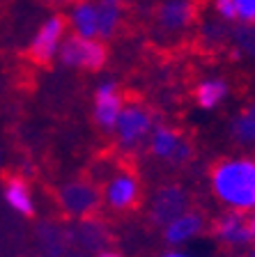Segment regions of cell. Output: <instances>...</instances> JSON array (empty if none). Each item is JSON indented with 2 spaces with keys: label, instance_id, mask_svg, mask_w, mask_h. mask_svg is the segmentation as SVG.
I'll use <instances>...</instances> for the list:
<instances>
[{
  "label": "cell",
  "instance_id": "6da1fadb",
  "mask_svg": "<svg viewBox=\"0 0 255 257\" xmlns=\"http://www.w3.org/2000/svg\"><path fill=\"white\" fill-rule=\"evenodd\" d=\"M207 188L221 209L255 214V152L237 150L207 170Z\"/></svg>",
  "mask_w": 255,
  "mask_h": 257
},
{
  "label": "cell",
  "instance_id": "7c38bea8",
  "mask_svg": "<svg viewBox=\"0 0 255 257\" xmlns=\"http://www.w3.org/2000/svg\"><path fill=\"white\" fill-rule=\"evenodd\" d=\"M127 99V92H124V87L120 85L117 78L97 80L90 96V119L97 131L111 136L113 126L117 122V115L122 112Z\"/></svg>",
  "mask_w": 255,
  "mask_h": 257
},
{
  "label": "cell",
  "instance_id": "4fadbf2b",
  "mask_svg": "<svg viewBox=\"0 0 255 257\" xmlns=\"http://www.w3.org/2000/svg\"><path fill=\"white\" fill-rule=\"evenodd\" d=\"M209 230V218L200 209L191 207L182 211L180 216L170 218L159 227V239L163 248H189L200 241Z\"/></svg>",
  "mask_w": 255,
  "mask_h": 257
},
{
  "label": "cell",
  "instance_id": "9c48e42d",
  "mask_svg": "<svg viewBox=\"0 0 255 257\" xmlns=\"http://www.w3.org/2000/svg\"><path fill=\"white\" fill-rule=\"evenodd\" d=\"M108 44L95 37H83L69 32L64 37L60 53L55 62L67 71H78V74H99L108 64Z\"/></svg>",
  "mask_w": 255,
  "mask_h": 257
},
{
  "label": "cell",
  "instance_id": "cb8c5ba5",
  "mask_svg": "<svg viewBox=\"0 0 255 257\" xmlns=\"http://www.w3.org/2000/svg\"><path fill=\"white\" fill-rule=\"evenodd\" d=\"M3 168H5V152H3V145H0V175H3Z\"/></svg>",
  "mask_w": 255,
  "mask_h": 257
},
{
  "label": "cell",
  "instance_id": "3957f363",
  "mask_svg": "<svg viewBox=\"0 0 255 257\" xmlns=\"http://www.w3.org/2000/svg\"><path fill=\"white\" fill-rule=\"evenodd\" d=\"M200 0H159L149 16V37L161 46L182 44L196 32Z\"/></svg>",
  "mask_w": 255,
  "mask_h": 257
},
{
  "label": "cell",
  "instance_id": "7402d4cb",
  "mask_svg": "<svg viewBox=\"0 0 255 257\" xmlns=\"http://www.w3.org/2000/svg\"><path fill=\"white\" fill-rule=\"evenodd\" d=\"M161 252H163L165 257H186L191 250H189V248H163Z\"/></svg>",
  "mask_w": 255,
  "mask_h": 257
},
{
  "label": "cell",
  "instance_id": "30bf717a",
  "mask_svg": "<svg viewBox=\"0 0 255 257\" xmlns=\"http://www.w3.org/2000/svg\"><path fill=\"white\" fill-rule=\"evenodd\" d=\"M193 207V195L189 186L177 179H165V182L156 184L152 193L147 195V204H145V218L152 227L159 230L161 225H165L170 218L180 216L182 211Z\"/></svg>",
  "mask_w": 255,
  "mask_h": 257
},
{
  "label": "cell",
  "instance_id": "5b68a950",
  "mask_svg": "<svg viewBox=\"0 0 255 257\" xmlns=\"http://www.w3.org/2000/svg\"><path fill=\"white\" fill-rule=\"evenodd\" d=\"M209 239L232 255H255V214L221 209L209 218Z\"/></svg>",
  "mask_w": 255,
  "mask_h": 257
},
{
  "label": "cell",
  "instance_id": "2e32d148",
  "mask_svg": "<svg viewBox=\"0 0 255 257\" xmlns=\"http://www.w3.org/2000/svg\"><path fill=\"white\" fill-rule=\"evenodd\" d=\"M232 96V83L225 74H202L200 78L193 83L191 90V101L198 110L202 112H216L230 101Z\"/></svg>",
  "mask_w": 255,
  "mask_h": 257
},
{
  "label": "cell",
  "instance_id": "8fae6325",
  "mask_svg": "<svg viewBox=\"0 0 255 257\" xmlns=\"http://www.w3.org/2000/svg\"><path fill=\"white\" fill-rule=\"evenodd\" d=\"M67 35H69V28H67V19H64L62 12L46 14L28 37L26 53L30 58V62L39 64V67L53 64L58 60L60 46H62Z\"/></svg>",
  "mask_w": 255,
  "mask_h": 257
},
{
  "label": "cell",
  "instance_id": "8992f818",
  "mask_svg": "<svg viewBox=\"0 0 255 257\" xmlns=\"http://www.w3.org/2000/svg\"><path fill=\"white\" fill-rule=\"evenodd\" d=\"M101 188V209L113 216H129L143 204L145 186L143 179L133 168H115L99 184Z\"/></svg>",
  "mask_w": 255,
  "mask_h": 257
},
{
  "label": "cell",
  "instance_id": "5bb4252c",
  "mask_svg": "<svg viewBox=\"0 0 255 257\" xmlns=\"http://www.w3.org/2000/svg\"><path fill=\"white\" fill-rule=\"evenodd\" d=\"M69 236L71 252H83V255H111L113 252V232L106 220L99 218V214L71 220Z\"/></svg>",
  "mask_w": 255,
  "mask_h": 257
},
{
  "label": "cell",
  "instance_id": "e0dca14e",
  "mask_svg": "<svg viewBox=\"0 0 255 257\" xmlns=\"http://www.w3.org/2000/svg\"><path fill=\"white\" fill-rule=\"evenodd\" d=\"M228 140L234 150L255 152V99L241 103L228 119Z\"/></svg>",
  "mask_w": 255,
  "mask_h": 257
},
{
  "label": "cell",
  "instance_id": "d6986e66",
  "mask_svg": "<svg viewBox=\"0 0 255 257\" xmlns=\"http://www.w3.org/2000/svg\"><path fill=\"white\" fill-rule=\"evenodd\" d=\"M230 30H232V23H225L221 19H216L214 14H207L198 21L196 39L200 44V48H205L209 53H221V51L228 48Z\"/></svg>",
  "mask_w": 255,
  "mask_h": 257
},
{
  "label": "cell",
  "instance_id": "7a4b0ae2",
  "mask_svg": "<svg viewBox=\"0 0 255 257\" xmlns=\"http://www.w3.org/2000/svg\"><path fill=\"white\" fill-rule=\"evenodd\" d=\"M131 16V0H76L64 7L67 28L74 35L113 42L122 35Z\"/></svg>",
  "mask_w": 255,
  "mask_h": 257
},
{
  "label": "cell",
  "instance_id": "603a6c76",
  "mask_svg": "<svg viewBox=\"0 0 255 257\" xmlns=\"http://www.w3.org/2000/svg\"><path fill=\"white\" fill-rule=\"evenodd\" d=\"M44 5H48V7H55V10H58V7H69L71 3H76V0H42Z\"/></svg>",
  "mask_w": 255,
  "mask_h": 257
},
{
  "label": "cell",
  "instance_id": "277c9868",
  "mask_svg": "<svg viewBox=\"0 0 255 257\" xmlns=\"http://www.w3.org/2000/svg\"><path fill=\"white\" fill-rule=\"evenodd\" d=\"M159 124V112L143 99H127L122 112L117 115V122L111 131V140L120 154L136 156L143 154L147 140Z\"/></svg>",
  "mask_w": 255,
  "mask_h": 257
},
{
  "label": "cell",
  "instance_id": "ac0fdd59",
  "mask_svg": "<svg viewBox=\"0 0 255 257\" xmlns=\"http://www.w3.org/2000/svg\"><path fill=\"white\" fill-rule=\"evenodd\" d=\"M35 243L44 255H69L71 252V236L69 225L60 220H39L35 227Z\"/></svg>",
  "mask_w": 255,
  "mask_h": 257
},
{
  "label": "cell",
  "instance_id": "ba28073f",
  "mask_svg": "<svg viewBox=\"0 0 255 257\" xmlns=\"http://www.w3.org/2000/svg\"><path fill=\"white\" fill-rule=\"evenodd\" d=\"M55 204L67 220H80L101 211V188L90 177H69L55 186Z\"/></svg>",
  "mask_w": 255,
  "mask_h": 257
},
{
  "label": "cell",
  "instance_id": "52a82bcc",
  "mask_svg": "<svg viewBox=\"0 0 255 257\" xmlns=\"http://www.w3.org/2000/svg\"><path fill=\"white\" fill-rule=\"evenodd\" d=\"M145 154L149 161H154L156 166L163 168H186L193 161V143L189 140V136L182 131L180 126L170 122H161L154 126L152 136L147 140Z\"/></svg>",
  "mask_w": 255,
  "mask_h": 257
},
{
  "label": "cell",
  "instance_id": "9a60e30c",
  "mask_svg": "<svg viewBox=\"0 0 255 257\" xmlns=\"http://www.w3.org/2000/svg\"><path fill=\"white\" fill-rule=\"evenodd\" d=\"M0 200H3L7 211L19 216V218H35L39 211L35 186L21 172L7 175L3 179V184H0Z\"/></svg>",
  "mask_w": 255,
  "mask_h": 257
},
{
  "label": "cell",
  "instance_id": "ffe728a7",
  "mask_svg": "<svg viewBox=\"0 0 255 257\" xmlns=\"http://www.w3.org/2000/svg\"><path fill=\"white\" fill-rule=\"evenodd\" d=\"M225 51L234 62L255 64V23H234Z\"/></svg>",
  "mask_w": 255,
  "mask_h": 257
},
{
  "label": "cell",
  "instance_id": "44dd1931",
  "mask_svg": "<svg viewBox=\"0 0 255 257\" xmlns=\"http://www.w3.org/2000/svg\"><path fill=\"white\" fill-rule=\"evenodd\" d=\"M234 23H255V0H230Z\"/></svg>",
  "mask_w": 255,
  "mask_h": 257
}]
</instances>
